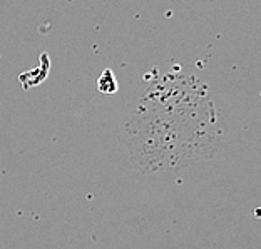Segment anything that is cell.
Here are the masks:
<instances>
[{"instance_id": "cell-1", "label": "cell", "mask_w": 261, "mask_h": 249, "mask_svg": "<svg viewBox=\"0 0 261 249\" xmlns=\"http://www.w3.org/2000/svg\"><path fill=\"white\" fill-rule=\"evenodd\" d=\"M97 89H99V92H102V94H116L117 92L119 84H117L116 75H114V72H112L111 69L102 70V74L99 75Z\"/></svg>"}]
</instances>
